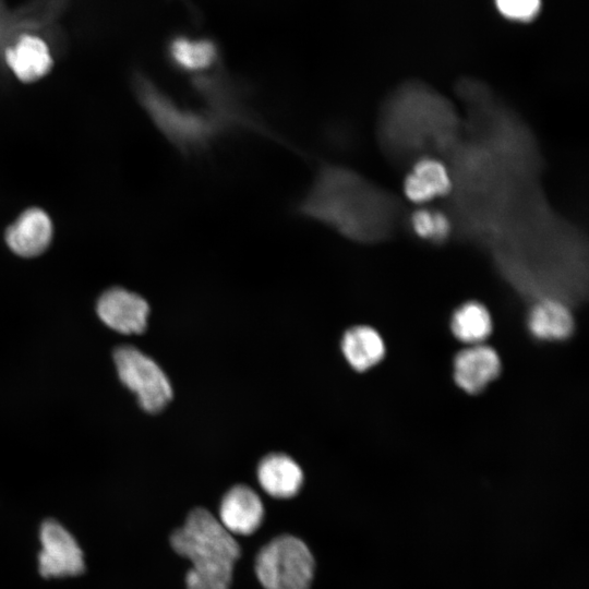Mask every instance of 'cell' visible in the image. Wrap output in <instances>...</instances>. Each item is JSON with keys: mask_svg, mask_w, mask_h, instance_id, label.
Instances as JSON below:
<instances>
[{"mask_svg": "<svg viewBox=\"0 0 589 589\" xmlns=\"http://www.w3.org/2000/svg\"><path fill=\"white\" fill-rule=\"evenodd\" d=\"M378 204L377 192L354 171L324 164L296 209L301 217L346 238L369 241L380 230Z\"/></svg>", "mask_w": 589, "mask_h": 589, "instance_id": "1", "label": "cell"}, {"mask_svg": "<svg viewBox=\"0 0 589 589\" xmlns=\"http://www.w3.org/2000/svg\"><path fill=\"white\" fill-rule=\"evenodd\" d=\"M170 543L179 555L192 563L185 577L188 589L230 588L240 546L233 534L207 509H193L184 524L172 532Z\"/></svg>", "mask_w": 589, "mask_h": 589, "instance_id": "2", "label": "cell"}, {"mask_svg": "<svg viewBox=\"0 0 589 589\" xmlns=\"http://www.w3.org/2000/svg\"><path fill=\"white\" fill-rule=\"evenodd\" d=\"M133 85L142 108L182 155L195 156L205 152L227 131L205 107L195 109L179 104L143 75H136Z\"/></svg>", "mask_w": 589, "mask_h": 589, "instance_id": "3", "label": "cell"}, {"mask_svg": "<svg viewBox=\"0 0 589 589\" xmlns=\"http://www.w3.org/2000/svg\"><path fill=\"white\" fill-rule=\"evenodd\" d=\"M255 573L265 589H309L314 575V558L301 539L284 534L261 549Z\"/></svg>", "mask_w": 589, "mask_h": 589, "instance_id": "4", "label": "cell"}, {"mask_svg": "<svg viewBox=\"0 0 589 589\" xmlns=\"http://www.w3.org/2000/svg\"><path fill=\"white\" fill-rule=\"evenodd\" d=\"M121 382L137 397L141 407L158 412L172 398V388L161 368L133 346H120L113 353Z\"/></svg>", "mask_w": 589, "mask_h": 589, "instance_id": "5", "label": "cell"}, {"mask_svg": "<svg viewBox=\"0 0 589 589\" xmlns=\"http://www.w3.org/2000/svg\"><path fill=\"white\" fill-rule=\"evenodd\" d=\"M0 53L7 69L22 83L41 80L55 65L48 40L34 29L19 31Z\"/></svg>", "mask_w": 589, "mask_h": 589, "instance_id": "6", "label": "cell"}, {"mask_svg": "<svg viewBox=\"0 0 589 589\" xmlns=\"http://www.w3.org/2000/svg\"><path fill=\"white\" fill-rule=\"evenodd\" d=\"M39 540L38 568L43 577L77 576L84 572L83 551L59 521L45 520L40 526Z\"/></svg>", "mask_w": 589, "mask_h": 589, "instance_id": "7", "label": "cell"}, {"mask_svg": "<svg viewBox=\"0 0 589 589\" xmlns=\"http://www.w3.org/2000/svg\"><path fill=\"white\" fill-rule=\"evenodd\" d=\"M96 311L111 329L125 335L141 334L146 328L149 305L140 294L112 287L99 297Z\"/></svg>", "mask_w": 589, "mask_h": 589, "instance_id": "8", "label": "cell"}, {"mask_svg": "<svg viewBox=\"0 0 589 589\" xmlns=\"http://www.w3.org/2000/svg\"><path fill=\"white\" fill-rule=\"evenodd\" d=\"M52 238V220L40 207L23 211L4 232L8 248L17 256L27 259L43 254L49 248Z\"/></svg>", "mask_w": 589, "mask_h": 589, "instance_id": "9", "label": "cell"}, {"mask_svg": "<svg viewBox=\"0 0 589 589\" xmlns=\"http://www.w3.org/2000/svg\"><path fill=\"white\" fill-rule=\"evenodd\" d=\"M264 506L257 493L244 484L232 486L219 506V521L231 533L248 536L259 529Z\"/></svg>", "mask_w": 589, "mask_h": 589, "instance_id": "10", "label": "cell"}, {"mask_svg": "<svg viewBox=\"0 0 589 589\" xmlns=\"http://www.w3.org/2000/svg\"><path fill=\"white\" fill-rule=\"evenodd\" d=\"M500 371L497 353L482 344L461 350L454 360V380L460 388L470 394L482 390Z\"/></svg>", "mask_w": 589, "mask_h": 589, "instance_id": "11", "label": "cell"}, {"mask_svg": "<svg viewBox=\"0 0 589 589\" xmlns=\"http://www.w3.org/2000/svg\"><path fill=\"white\" fill-rule=\"evenodd\" d=\"M450 187V176L445 165L436 158L422 157L408 172L404 190L410 201L422 204L447 194Z\"/></svg>", "mask_w": 589, "mask_h": 589, "instance_id": "12", "label": "cell"}, {"mask_svg": "<svg viewBox=\"0 0 589 589\" xmlns=\"http://www.w3.org/2000/svg\"><path fill=\"white\" fill-rule=\"evenodd\" d=\"M257 480L262 489L271 496L288 498L299 492L303 473L291 457L273 453L261 460L257 467Z\"/></svg>", "mask_w": 589, "mask_h": 589, "instance_id": "13", "label": "cell"}, {"mask_svg": "<svg viewBox=\"0 0 589 589\" xmlns=\"http://www.w3.org/2000/svg\"><path fill=\"white\" fill-rule=\"evenodd\" d=\"M341 350L348 363L361 372L374 366L383 359L385 345L374 328L359 325L345 333Z\"/></svg>", "mask_w": 589, "mask_h": 589, "instance_id": "14", "label": "cell"}, {"mask_svg": "<svg viewBox=\"0 0 589 589\" xmlns=\"http://www.w3.org/2000/svg\"><path fill=\"white\" fill-rule=\"evenodd\" d=\"M528 326L537 338L558 340L570 335L574 321L569 310L562 302L543 300L531 309Z\"/></svg>", "mask_w": 589, "mask_h": 589, "instance_id": "15", "label": "cell"}, {"mask_svg": "<svg viewBox=\"0 0 589 589\" xmlns=\"http://www.w3.org/2000/svg\"><path fill=\"white\" fill-rule=\"evenodd\" d=\"M168 55L176 68L195 74L215 64L218 50L209 39L179 36L170 41Z\"/></svg>", "mask_w": 589, "mask_h": 589, "instance_id": "16", "label": "cell"}, {"mask_svg": "<svg viewBox=\"0 0 589 589\" xmlns=\"http://www.w3.org/2000/svg\"><path fill=\"white\" fill-rule=\"evenodd\" d=\"M450 327L459 340L477 345L490 335L492 321L484 305L478 302H467L453 314Z\"/></svg>", "mask_w": 589, "mask_h": 589, "instance_id": "17", "label": "cell"}, {"mask_svg": "<svg viewBox=\"0 0 589 589\" xmlns=\"http://www.w3.org/2000/svg\"><path fill=\"white\" fill-rule=\"evenodd\" d=\"M410 225L418 237L431 241L445 240L450 231L448 217L428 208L416 211L410 218Z\"/></svg>", "mask_w": 589, "mask_h": 589, "instance_id": "18", "label": "cell"}, {"mask_svg": "<svg viewBox=\"0 0 589 589\" xmlns=\"http://www.w3.org/2000/svg\"><path fill=\"white\" fill-rule=\"evenodd\" d=\"M500 13L508 20L528 23L541 9V0H495Z\"/></svg>", "mask_w": 589, "mask_h": 589, "instance_id": "19", "label": "cell"}]
</instances>
